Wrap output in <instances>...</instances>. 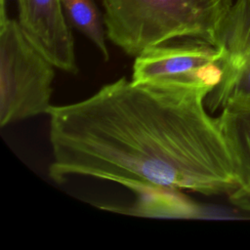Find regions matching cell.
Masks as SVG:
<instances>
[{
	"instance_id": "obj_1",
	"label": "cell",
	"mask_w": 250,
	"mask_h": 250,
	"mask_svg": "<svg viewBox=\"0 0 250 250\" xmlns=\"http://www.w3.org/2000/svg\"><path fill=\"white\" fill-rule=\"evenodd\" d=\"M201 83L121 77L88 98L48 111L49 177L140 182L203 195L236 186L229 149Z\"/></svg>"
},
{
	"instance_id": "obj_2",
	"label": "cell",
	"mask_w": 250,
	"mask_h": 250,
	"mask_svg": "<svg viewBox=\"0 0 250 250\" xmlns=\"http://www.w3.org/2000/svg\"><path fill=\"white\" fill-rule=\"evenodd\" d=\"M106 37L129 56L177 39L215 46L232 0H102Z\"/></svg>"
},
{
	"instance_id": "obj_3",
	"label": "cell",
	"mask_w": 250,
	"mask_h": 250,
	"mask_svg": "<svg viewBox=\"0 0 250 250\" xmlns=\"http://www.w3.org/2000/svg\"><path fill=\"white\" fill-rule=\"evenodd\" d=\"M56 66L27 39L19 21H0V126L40 114L53 104Z\"/></svg>"
},
{
	"instance_id": "obj_4",
	"label": "cell",
	"mask_w": 250,
	"mask_h": 250,
	"mask_svg": "<svg viewBox=\"0 0 250 250\" xmlns=\"http://www.w3.org/2000/svg\"><path fill=\"white\" fill-rule=\"evenodd\" d=\"M223 51L206 41L184 39L145 50L135 57L137 82L201 83L213 88L223 75Z\"/></svg>"
},
{
	"instance_id": "obj_5",
	"label": "cell",
	"mask_w": 250,
	"mask_h": 250,
	"mask_svg": "<svg viewBox=\"0 0 250 250\" xmlns=\"http://www.w3.org/2000/svg\"><path fill=\"white\" fill-rule=\"evenodd\" d=\"M215 46L223 51V75L206 98L209 111L250 104V2L236 0L220 24Z\"/></svg>"
},
{
	"instance_id": "obj_6",
	"label": "cell",
	"mask_w": 250,
	"mask_h": 250,
	"mask_svg": "<svg viewBox=\"0 0 250 250\" xmlns=\"http://www.w3.org/2000/svg\"><path fill=\"white\" fill-rule=\"evenodd\" d=\"M19 24L27 39L60 70L79 71L74 40L61 0H17Z\"/></svg>"
},
{
	"instance_id": "obj_7",
	"label": "cell",
	"mask_w": 250,
	"mask_h": 250,
	"mask_svg": "<svg viewBox=\"0 0 250 250\" xmlns=\"http://www.w3.org/2000/svg\"><path fill=\"white\" fill-rule=\"evenodd\" d=\"M232 159L236 186L229 201L250 212V104L229 105L218 115Z\"/></svg>"
},
{
	"instance_id": "obj_8",
	"label": "cell",
	"mask_w": 250,
	"mask_h": 250,
	"mask_svg": "<svg viewBox=\"0 0 250 250\" xmlns=\"http://www.w3.org/2000/svg\"><path fill=\"white\" fill-rule=\"evenodd\" d=\"M123 186L136 194L135 203L124 208V213L165 219H198L204 216L202 208L182 190L140 182Z\"/></svg>"
},
{
	"instance_id": "obj_9",
	"label": "cell",
	"mask_w": 250,
	"mask_h": 250,
	"mask_svg": "<svg viewBox=\"0 0 250 250\" xmlns=\"http://www.w3.org/2000/svg\"><path fill=\"white\" fill-rule=\"evenodd\" d=\"M71 25L87 37L99 50L104 62L109 60L104 15L94 0H61Z\"/></svg>"
},
{
	"instance_id": "obj_10",
	"label": "cell",
	"mask_w": 250,
	"mask_h": 250,
	"mask_svg": "<svg viewBox=\"0 0 250 250\" xmlns=\"http://www.w3.org/2000/svg\"><path fill=\"white\" fill-rule=\"evenodd\" d=\"M249 2H250V0H249Z\"/></svg>"
}]
</instances>
